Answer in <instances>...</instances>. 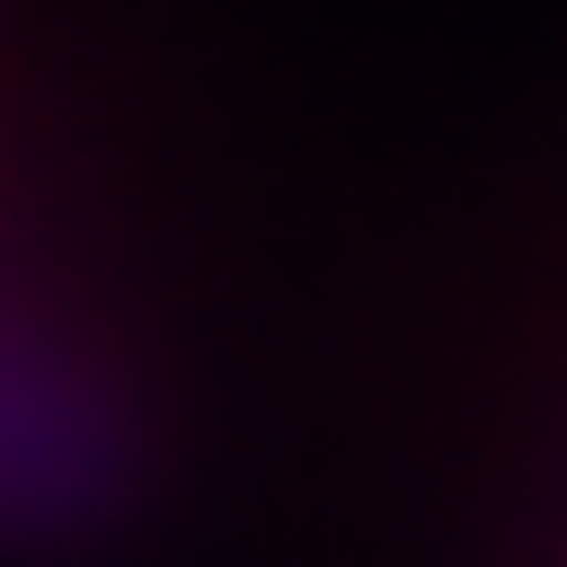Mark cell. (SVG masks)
<instances>
[{"label":"cell","instance_id":"1","mask_svg":"<svg viewBox=\"0 0 567 567\" xmlns=\"http://www.w3.org/2000/svg\"><path fill=\"white\" fill-rule=\"evenodd\" d=\"M127 486V417L70 348H47L23 313H0V545L105 522Z\"/></svg>","mask_w":567,"mask_h":567}]
</instances>
